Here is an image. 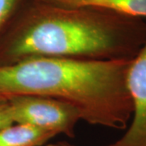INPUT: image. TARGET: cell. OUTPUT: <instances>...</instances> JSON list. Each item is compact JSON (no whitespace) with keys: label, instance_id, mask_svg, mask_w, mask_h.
Masks as SVG:
<instances>
[{"label":"cell","instance_id":"6da1fadb","mask_svg":"<svg viewBox=\"0 0 146 146\" xmlns=\"http://www.w3.org/2000/svg\"><path fill=\"white\" fill-rule=\"evenodd\" d=\"M34 2L0 43V66L36 57L131 59L146 41L143 19Z\"/></svg>","mask_w":146,"mask_h":146},{"label":"cell","instance_id":"7a4b0ae2","mask_svg":"<svg viewBox=\"0 0 146 146\" xmlns=\"http://www.w3.org/2000/svg\"><path fill=\"white\" fill-rule=\"evenodd\" d=\"M131 59L36 57L0 66V102L40 96L72 105L89 124L125 129L132 115Z\"/></svg>","mask_w":146,"mask_h":146},{"label":"cell","instance_id":"3957f363","mask_svg":"<svg viewBox=\"0 0 146 146\" xmlns=\"http://www.w3.org/2000/svg\"><path fill=\"white\" fill-rule=\"evenodd\" d=\"M14 123H25L39 128L76 136V127L81 117L72 105L60 100L40 96H19L7 101Z\"/></svg>","mask_w":146,"mask_h":146},{"label":"cell","instance_id":"277c9868","mask_svg":"<svg viewBox=\"0 0 146 146\" xmlns=\"http://www.w3.org/2000/svg\"><path fill=\"white\" fill-rule=\"evenodd\" d=\"M127 84L132 103L131 124L121 138L103 146H146V41L131 61Z\"/></svg>","mask_w":146,"mask_h":146},{"label":"cell","instance_id":"5b68a950","mask_svg":"<svg viewBox=\"0 0 146 146\" xmlns=\"http://www.w3.org/2000/svg\"><path fill=\"white\" fill-rule=\"evenodd\" d=\"M67 8H94L146 20V0H36Z\"/></svg>","mask_w":146,"mask_h":146},{"label":"cell","instance_id":"8992f818","mask_svg":"<svg viewBox=\"0 0 146 146\" xmlns=\"http://www.w3.org/2000/svg\"><path fill=\"white\" fill-rule=\"evenodd\" d=\"M57 134L25 123H13L0 129V146H42Z\"/></svg>","mask_w":146,"mask_h":146},{"label":"cell","instance_id":"52a82bcc","mask_svg":"<svg viewBox=\"0 0 146 146\" xmlns=\"http://www.w3.org/2000/svg\"><path fill=\"white\" fill-rule=\"evenodd\" d=\"M23 0H0V43L16 22Z\"/></svg>","mask_w":146,"mask_h":146},{"label":"cell","instance_id":"ba28073f","mask_svg":"<svg viewBox=\"0 0 146 146\" xmlns=\"http://www.w3.org/2000/svg\"><path fill=\"white\" fill-rule=\"evenodd\" d=\"M14 122L7 102H0V129L13 124Z\"/></svg>","mask_w":146,"mask_h":146},{"label":"cell","instance_id":"9c48e42d","mask_svg":"<svg viewBox=\"0 0 146 146\" xmlns=\"http://www.w3.org/2000/svg\"><path fill=\"white\" fill-rule=\"evenodd\" d=\"M54 146H76L74 145L73 144H71L69 142H67V141H58L57 143H54Z\"/></svg>","mask_w":146,"mask_h":146},{"label":"cell","instance_id":"30bf717a","mask_svg":"<svg viewBox=\"0 0 146 146\" xmlns=\"http://www.w3.org/2000/svg\"><path fill=\"white\" fill-rule=\"evenodd\" d=\"M46 146H54V144H49V145H47Z\"/></svg>","mask_w":146,"mask_h":146}]
</instances>
